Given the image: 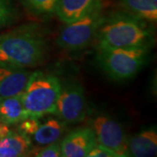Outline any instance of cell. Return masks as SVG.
<instances>
[{
	"instance_id": "1",
	"label": "cell",
	"mask_w": 157,
	"mask_h": 157,
	"mask_svg": "<svg viewBox=\"0 0 157 157\" xmlns=\"http://www.w3.org/2000/svg\"><path fill=\"white\" fill-rule=\"evenodd\" d=\"M47 52L45 39L31 29L0 36V65L33 68L40 65Z\"/></svg>"
},
{
	"instance_id": "2",
	"label": "cell",
	"mask_w": 157,
	"mask_h": 157,
	"mask_svg": "<svg viewBox=\"0 0 157 157\" xmlns=\"http://www.w3.org/2000/svg\"><path fill=\"white\" fill-rule=\"evenodd\" d=\"M97 35L98 46L117 48L147 47L152 39V33L144 20L129 13H117L105 17Z\"/></svg>"
},
{
	"instance_id": "3",
	"label": "cell",
	"mask_w": 157,
	"mask_h": 157,
	"mask_svg": "<svg viewBox=\"0 0 157 157\" xmlns=\"http://www.w3.org/2000/svg\"><path fill=\"white\" fill-rule=\"evenodd\" d=\"M61 82L57 76L35 71L32 72L22 93L24 107L28 118L39 119L55 114Z\"/></svg>"
},
{
	"instance_id": "4",
	"label": "cell",
	"mask_w": 157,
	"mask_h": 157,
	"mask_svg": "<svg viewBox=\"0 0 157 157\" xmlns=\"http://www.w3.org/2000/svg\"><path fill=\"white\" fill-rule=\"evenodd\" d=\"M147 47L117 48L98 46L96 59L110 78L124 81L135 77L146 63Z\"/></svg>"
},
{
	"instance_id": "5",
	"label": "cell",
	"mask_w": 157,
	"mask_h": 157,
	"mask_svg": "<svg viewBox=\"0 0 157 157\" xmlns=\"http://www.w3.org/2000/svg\"><path fill=\"white\" fill-rule=\"evenodd\" d=\"M102 0H97L92 8L82 17L67 24L59 34L57 45L61 49L77 52L84 49L94 39L105 19Z\"/></svg>"
},
{
	"instance_id": "6",
	"label": "cell",
	"mask_w": 157,
	"mask_h": 157,
	"mask_svg": "<svg viewBox=\"0 0 157 157\" xmlns=\"http://www.w3.org/2000/svg\"><path fill=\"white\" fill-rule=\"evenodd\" d=\"M86 99L82 85L76 80L61 84V90L57 101L56 114L67 124L82 121L86 115Z\"/></svg>"
},
{
	"instance_id": "7",
	"label": "cell",
	"mask_w": 157,
	"mask_h": 157,
	"mask_svg": "<svg viewBox=\"0 0 157 157\" xmlns=\"http://www.w3.org/2000/svg\"><path fill=\"white\" fill-rule=\"evenodd\" d=\"M93 129L97 143L114 152L118 157L129 156L128 139L121 125L107 114H98L92 119Z\"/></svg>"
},
{
	"instance_id": "8",
	"label": "cell",
	"mask_w": 157,
	"mask_h": 157,
	"mask_svg": "<svg viewBox=\"0 0 157 157\" xmlns=\"http://www.w3.org/2000/svg\"><path fill=\"white\" fill-rule=\"evenodd\" d=\"M95 135L91 128H79L71 131L60 142L63 157H87L95 146Z\"/></svg>"
},
{
	"instance_id": "9",
	"label": "cell",
	"mask_w": 157,
	"mask_h": 157,
	"mask_svg": "<svg viewBox=\"0 0 157 157\" xmlns=\"http://www.w3.org/2000/svg\"><path fill=\"white\" fill-rule=\"evenodd\" d=\"M32 72L0 65V100L21 94Z\"/></svg>"
},
{
	"instance_id": "10",
	"label": "cell",
	"mask_w": 157,
	"mask_h": 157,
	"mask_svg": "<svg viewBox=\"0 0 157 157\" xmlns=\"http://www.w3.org/2000/svg\"><path fill=\"white\" fill-rule=\"evenodd\" d=\"M129 156L151 157L157 153V132L155 128L140 131L128 139Z\"/></svg>"
},
{
	"instance_id": "11",
	"label": "cell",
	"mask_w": 157,
	"mask_h": 157,
	"mask_svg": "<svg viewBox=\"0 0 157 157\" xmlns=\"http://www.w3.org/2000/svg\"><path fill=\"white\" fill-rule=\"evenodd\" d=\"M32 147V140L29 136L10 130L0 140V157L27 156Z\"/></svg>"
},
{
	"instance_id": "12",
	"label": "cell",
	"mask_w": 157,
	"mask_h": 157,
	"mask_svg": "<svg viewBox=\"0 0 157 157\" xmlns=\"http://www.w3.org/2000/svg\"><path fill=\"white\" fill-rule=\"evenodd\" d=\"M97 0H59L55 12L65 25L82 17L92 8Z\"/></svg>"
},
{
	"instance_id": "13",
	"label": "cell",
	"mask_w": 157,
	"mask_h": 157,
	"mask_svg": "<svg viewBox=\"0 0 157 157\" xmlns=\"http://www.w3.org/2000/svg\"><path fill=\"white\" fill-rule=\"evenodd\" d=\"M28 118L24 107L22 94L0 100V121L6 125L19 123Z\"/></svg>"
},
{
	"instance_id": "14",
	"label": "cell",
	"mask_w": 157,
	"mask_h": 157,
	"mask_svg": "<svg viewBox=\"0 0 157 157\" xmlns=\"http://www.w3.org/2000/svg\"><path fill=\"white\" fill-rule=\"evenodd\" d=\"M67 123L61 120L51 118L45 122L40 124L39 128L33 135V140L40 146H45L59 141L65 135Z\"/></svg>"
},
{
	"instance_id": "15",
	"label": "cell",
	"mask_w": 157,
	"mask_h": 157,
	"mask_svg": "<svg viewBox=\"0 0 157 157\" xmlns=\"http://www.w3.org/2000/svg\"><path fill=\"white\" fill-rule=\"evenodd\" d=\"M129 14L149 22L157 20V0H118Z\"/></svg>"
},
{
	"instance_id": "16",
	"label": "cell",
	"mask_w": 157,
	"mask_h": 157,
	"mask_svg": "<svg viewBox=\"0 0 157 157\" xmlns=\"http://www.w3.org/2000/svg\"><path fill=\"white\" fill-rule=\"evenodd\" d=\"M24 6L35 15L52 14L59 0H21Z\"/></svg>"
},
{
	"instance_id": "17",
	"label": "cell",
	"mask_w": 157,
	"mask_h": 157,
	"mask_svg": "<svg viewBox=\"0 0 157 157\" xmlns=\"http://www.w3.org/2000/svg\"><path fill=\"white\" fill-rule=\"evenodd\" d=\"M29 155L37 157H60L62 156L60 142L56 141L42 147L34 148L33 147L29 152Z\"/></svg>"
},
{
	"instance_id": "18",
	"label": "cell",
	"mask_w": 157,
	"mask_h": 157,
	"mask_svg": "<svg viewBox=\"0 0 157 157\" xmlns=\"http://www.w3.org/2000/svg\"><path fill=\"white\" fill-rule=\"evenodd\" d=\"M15 15L11 0H0V29L8 25Z\"/></svg>"
},
{
	"instance_id": "19",
	"label": "cell",
	"mask_w": 157,
	"mask_h": 157,
	"mask_svg": "<svg viewBox=\"0 0 157 157\" xmlns=\"http://www.w3.org/2000/svg\"><path fill=\"white\" fill-rule=\"evenodd\" d=\"M40 122L39 119L35 118H26L23 120L22 121L19 122L18 126V132L22 133L23 135H27V136H33V134L39 128Z\"/></svg>"
},
{
	"instance_id": "20",
	"label": "cell",
	"mask_w": 157,
	"mask_h": 157,
	"mask_svg": "<svg viewBox=\"0 0 157 157\" xmlns=\"http://www.w3.org/2000/svg\"><path fill=\"white\" fill-rule=\"evenodd\" d=\"M87 157H118V155L106 147L96 143L95 146L88 153Z\"/></svg>"
},
{
	"instance_id": "21",
	"label": "cell",
	"mask_w": 157,
	"mask_h": 157,
	"mask_svg": "<svg viewBox=\"0 0 157 157\" xmlns=\"http://www.w3.org/2000/svg\"><path fill=\"white\" fill-rule=\"evenodd\" d=\"M10 128H9V126L8 125H6L4 122H2L1 121H0V140L3 138V137H5L9 132H10Z\"/></svg>"
}]
</instances>
